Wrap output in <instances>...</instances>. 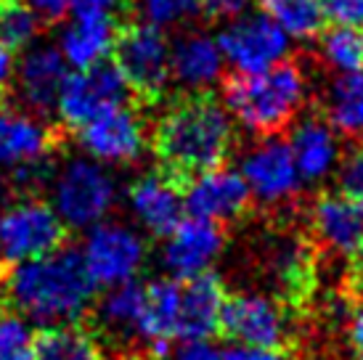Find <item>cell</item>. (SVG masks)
<instances>
[{"mask_svg": "<svg viewBox=\"0 0 363 360\" xmlns=\"http://www.w3.org/2000/svg\"><path fill=\"white\" fill-rule=\"evenodd\" d=\"M236 138L228 109L207 93L186 96L162 111L152 130V149L160 170L172 180H186L225 162Z\"/></svg>", "mask_w": 363, "mask_h": 360, "instance_id": "cell-1", "label": "cell"}, {"mask_svg": "<svg viewBox=\"0 0 363 360\" xmlns=\"http://www.w3.org/2000/svg\"><path fill=\"white\" fill-rule=\"evenodd\" d=\"M96 283L74 247L53 252L48 257L19 262L3 286V300L11 310L38 323L59 326L85 318L96 300Z\"/></svg>", "mask_w": 363, "mask_h": 360, "instance_id": "cell-2", "label": "cell"}, {"mask_svg": "<svg viewBox=\"0 0 363 360\" xmlns=\"http://www.w3.org/2000/svg\"><path fill=\"white\" fill-rule=\"evenodd\" d=\"M311 96V82L303 64L284 59L252 74H233L223 90V106L233 125L257 138L276 135L289 128Z\"/></svg>", "mask_w": 363, "mask_h": 360, "instance_id": "cell-3", "label": "cell"}, {"mask_svg": "<svg viewBox=\"0 0 363 360\" xmlns=\"http://www.w3.org/2000/svg\"><path fill=\"white\" fill-rule=\"evenodd\" d=\"M111 61L120 69L122 80L128 82L130 96L143 103H157L172 82L170 72V40L164 30L152 27L146 21L120 24Z\"/></svg>", "mask_w": 363, "mask_h": 360, "instance_id": "cell-4", "label": "cell"}, {"mask_svg": "<svg viewBox=\"0 0 363 360\" xmlns=\"http://www.w3.org/2000/svg\"><path fill=\"white\" fill-rule=\"evenodd\" d=\"M72 244V228L43 196L16 199L0 215V257L30 262Z\"/></svg>", "mask_w": 363, "mask_h": 360, "instance_id": "cell-5", "label": "cell"}, {"mask_svg": "<svg viewBox=\"0 0 363 360\" xmlns=\"http://www.w3.org/2000/svg\"><path fill=\"white\" fill-rule=\"evenodd\" d=\"M56 212L72 230L93 228L117 201V183L99 162L69 159L53 180Z\"/></svg>", "mask_w": 363, "mask_h": 360, "instance_id": "cell-6", "label": "cell"}, {"mask_svg": "<svg viewBox=\"0 0 363 360\" xmlns=\"http://www.w3.org/2000/svg\"><path fill=\"white\" fill-rule=\"evenodd\" d=\"M236 170L250 191V199L265 210H281L292 204L303 189V178L294 164L289 143L276 135L255 140L242 154Z\"/></svg>", "mask_w": 363, "mask_h": 360, "instance_id": "cell-7", "label": "cell"}, {"mask_svg": "<svg viewBox=\"0 0 363 360\" xmlns=\"http://www.w3.org/2000/svg\"><path fill=\"white\" fill-rule=\"evenodd\" d=\"M130 103V88L122 80L114 61L104 59L93 67L72 72L59 93V122L67 130H80L85 122L96 120L99 114Z\"/></svg>", "mask_w": 363, "mask_h": 360, "instance_id": "cell-8", "label": "cell"}, {"mask_svg": "<svg viewBox=\"0 0 363 360\" xmlns=\"http://www.w3.org/2000/svg\"><path fill=\"white\" fill-rule=\"evenodd\" d=\"M225 67L236 74H252L279 64L289 56L292 38L262 11H247L236 19L225 21L218 35Z\"/></svg>", "mask_w": 363, "mask_h": 360, "instance_id": "cell-9", "label": "cell"}, {"mask_svg": "<svg viewBox=\"0 0 363 360\" xmlns=\"http://www.w3.org/2000/svg\"><path fill=\"white\" fill-rule=\"evenodd\" d=\"M146 257H149L146 239L125 223L93 225L85 241V252H82V260H85L93 283L101 289L135 281V276L146 265Z\"/></svg>", "mask_w": 363, "mask_h": 360, "instance_id": "cell-10", "label": "cell"}, {"mask_svg": "<svg viewBox=\"0 0 363 360\" xmlns=\"http://www.w3.org/2000/svg\"><path fill=\"white\" fill-rule=\"evenodd\" d=\"M220 329L233 344L281 350L292 337V318L279 297L265 291H239L225 300Z\"/></svg>", "mask_w": 363, "mask_h": 360, "instance_id": "cell-11", "label": "cell"}, {"mask_svg": "<svg viewBox=\"0 0 363 360\" xmlns=\"http://www.w3.org/2000/svg\"><path fill=\"white\" fill-rule=\"evenodd\" d=\"M74 133L88 157L104 164H135L152 143L143 114L130 103L104 111Z\"/></svg>", "mask_w": 363, "mask_h": 360, "instance_id": "cell-12", "label": "cell"}, {"mask_svg": "<svg viewBox=\"0 0 363 360\" xmlns=\"http://www.w3.org/2000/svg\"><path fill=\"white\" fill-rule=\"evenodd\" d=\"M67 59L61 56L56 45H35L27 48L21 56L19 67L13 69V82H11V99L19 103L21 109L51 120L59 106V93L69 77L67 72Z\"/></svg>", "mask_w": 363, "mask_h": 360, "instance_id": "cell-13", "label": "cell"}, {"mask_svg": "<svg viewBox=\"0 0 363 360\" xmlns=\"http://www.w3.org/2000/svg\"><path fill=\"white\" fill-rule=\"evenodd\" d=\"M69 130L61 122L40 120L21 109L16 101H0V164H21L45 154H61Z\"/></svg>", "mask_w": 363, "mask_h": 360, "instance_id": "cell-14", "label": "cell"}, {"mask_svg": "<svg viewBox=\"0 0 363 360\" xmlns=\"http://www.w3.org/2000/svg\"><path fill=\"white\" fill-rule=\"evenodd\" d=\"M225 249V233L218 223L189 218L162 239L160 260L164 273L175 281H189L194 276L210 273Z\"/></svg>", "mask_w": 363, "mask_h": 360, "instance_id": "cell-15", "label": "cell"}, {"mask_svg": "<svg viewBox=\"0 0 363 360\" xmlns=\"http://www.w3.org/2000/svg\"><path fill=\"white\" fill-rule=\"evenodd\" d=\"M250 201H252L250 191L244 186L239 170L225 164L196 172L183 183V207L189 212V218L223 225L228 220H236Z\"/></svg>", "mask_w": 363, "mask_h": 360, "instance_id": "cell-16", "label": "cell"}, {"mask_svg": "<svg viewBox=\"0 0 363 360\" xmlns=\"http://www.w3.org/2000/svg\"><path fill=\"white\" fill-rule=\"evenodd\" d=\"M141 313H143V283L128 281L106 289L104 297H96L91 310L85 313V323L96 331V337L114 350L128 352L141 344Z\"/></svg>", "mask_w": 363, "mask_h": 360, "instance_id": "cell-17", "label": "cell"}, {"mask_svg": "<svg viewBox=\"0 0 363 360\" xmlns=\"http://www.w3.org/2000/svg\"><path fill=\"white\" fill-rule=\"evenodd\" d=\"M313 239L334 257H358L363 254V212L361 201L342 191L321 193L308 212Z\"/></svg>", "mask_w": 363, "mask_h": 360, "instance_id": "cell-18", "label": "cell"}, {"mask_svg": "<svg viewBox=\"0 0 363 360\" xmlns=\"http://www.w3.org/2000/svg\"><path fill=\"white\" fill-rule=\"evenodd\" d=\"M128 207L143 233L164 239L183 220V189L167 172H143L128 186Z\"/></svg>", "mask_w": 363, "mask_h": 360, "instance_id": "cell-19", "label": "cell"}, {"mask_svg": "<svg viewBox=\"0 0 363 360\" xmlns=\"http://www.w3.org/2000/svg\"><path fill=\"white\" fill-rule=\"evenodd\" d=\"M172 82L189 96L212 90L223 80L225 59L215 35L204 30H189L170 43Z\"/></svg>", "mask_w": 363, "mask_h": 360, "instance_id": "cell-20", "label": "cell"}, {"mask_svg": "<svg viewBox=\"0 0 363 360\" xmlns=\"http://www.w3.org/2000/svg\"><path fill=\"white\" fill-rule=\"evenodd\" d=\"M294 164L303 183H323L337 175L342 162V140L326 117H303L294 122L289 135Z\"/></svg>", "mask_w": 363, "mask_h": 360, "instance_id": "cell-21", "label": "cell"}, {"mask_svg": "<svg viewBox=\"0 0 363 360\" xmlns=\"http://www.w3.org/2000/svg\"><path fill=\"white\" fill-rule=\"evenodd\" d=\"M178 305L181 281L167 276L143 283L141 350L146 360H164L172 339H178Z\"/></svg>", "mask_w": 363, "mask_h": 360, "instance_id": "cell-22", "label": "cell"}, {"mask_svg": "<svg viewBox=\"0 0 363 360\" xmlns=\"http://www.w3.org/2000/svg\"><path fill=\"white\" fill-rule=\"evenodd\" d=\"M225 300H228L225 286L212 270L181 281L178 339H210L220 329Z\"/></svg>", "mask_w": 363, "mask_h": 360, "instance_id": "cell-23", "label": "cell"}, {"mask_svg": "<svg viewBox=\"0 0 363 360\" xmlns=\"http://www.w3.org/2000/svg\"><path fill=\"white\" fill-rule=\"evenodd\" d=\"M120 24V19L101 16V13H80V16H74L67 24V30L61 32V56L74 69H85V67H93L99 61L109 59Z\"/></svg>", "mask_w": 363, "mask_h": 360, "instance_id": "cell-24", "label": "cell"}, {"mask_svg": "<svg viewBox=\"0 0 363 360\" xmlns=\"http://www.w3.org/2000/svg\"><path fill=\"white\" fill-rule=\"evenodd\" d=\"M32 360H109L104 342L85 323H59L35 331Z\"/></svg>", "mask_w": 363, "mask_h": 360, "instance_id": "cell-25", "label": "cell"}, {"mask_svg": "<svg viewBox=\"0 0 363 360\" xmlns=\"http://www.w3.org/2000/svg\"><path fill=\"white\" fill-rule=\"evenodd\" d=\"M326 120L340 135L363 133V69L334 74L332 85L323 96Z\"/></svg>", "mask_w": 363, "mask_h": 360, "instance_id": "cell-26", "label": "cell"}, {"mask_svg": "<svg viewBox=\"0 0 363 360\" xmlns=\"http://www.w3.org/2000/svg\"><path fill=\"white\" fill-rule=\"evenodd\" d=\"M265 265L271 279L284 286V289H303L308 279H311V249L303 239L297 236H279L271 244V249L265 254Z\"/></svg>", "mask_w": 363, "mask_h": 360, "instance_id": "cell-27", "label": "cell"}, {"mask_svg": "<svg viewBox=\"0 0 363 360\" xmlns=\"http://www.w3.org/2000/svg\"><path fill=\"white\" fill-rule=\"evenodd\" d=\"M260 11L271 16L292 40H313L323 30L321 0H257Z\"/></svg>", "mask_w": 363, "mask_h": 360, "instance_id": "cell-28", "label": "cell"}, {"mask_svg": "<svg viewBox=\"0 0 363 360\" xmlns=\"http://www.w3.org/2000/svg\"><path fill=\"white\" fill-rule=\"evenodd\" d=\"M318 56L334 74L363 69V27H340L318 35Z\"/></svg>", "mask_w": 363, "mask_h": 360, "instance_id": "cell-29", "label": "cell"}, {"mask_svg": "<svg viewBox=\"0 0 363 360\" xmlns=\"http://www.w3.org/2000/svg\"><path fill=\"white\" fill-rule=\"evenodd\" d=\"M43 21L24 0H0V43L11 53H21L40 35Z\"/></svg>", "mask_w": 363, "mask_h": 360, "instance_id": "cell-30", "label": "cell"}, {"mask_svg": "<svg viewBox=\"0 0 363 360\" xmlns=\"http://www.w3.org/2000/svg\"><path fill=\"white\" fill-rule=\"evenodd\" d=\"M32 326L24 320V315L11 310L0 294V360H32Z\"/></svg>", "mask_w": 363, "mask_h": 360, "instance_id": "cell-31", "label": "cell"}, {"mask_svg": "<svg viewBox=\"0 0 363 360\" xmlns=\"http://www.w3.org/2000/svg\"><path fill=\"white\" fill-rule=\"evenodd\" d=\"M138 21H146L160 30L181 27L202 11V0H133Z\"/></svg>", "mask_w": 363, "mask_h": 360, "instance_id": "cell-32", "label": "cell"}, {"mask_svg": "<svg viewBox=\"0 0 363 360\" xmlns=\"http://www.w3.org/2000/svg\"><path fill=\"white\" fill-rule=\"evenodd\" d=\"M337 180H340V191L353 196V199H363V146L353 149L347 157H342L340 170H337Z\"/></svg>", "mask_w": 363, "mask_h": 360, "instance_id": "cell-33", "label": "cell"}, {"mask_svg": "<svg viewBox=\"0 0 363 360\" xmlns=\"http://www.w3.org/2000/svg\"><path fill=\"white\" fill-rule=\"evenodd\" d=\"M164 360H223V350L212 339H181L170 344Z\"/></svg>", "mask_w": 363, "mask_h": 360, "instance_id": "cell-34", "label": "cell"}, {"mask_svg": "<svg viewBox=\"0 0 363 360\" xmlns=\"http://www.w3.org/2000/svg\"><path fill=\"white\" fill-rule=\"evenodd\" d=\"M326 21L340 27H363V0H321Z\"/></svg>", "mask_w": 363, "mask_h": 360, "instance_id": "cell-35", "label": "cell"}, {"mask_svg": "<svg viewBox=\"0 0 363 360\" xmlns=\"http://www.w3.org/2000/svg\"><path fill=\"white\" fill-rule=\"evenodd\" d=\"M252 0H202V13L212 21H231L247 13Z\"/></svg>", "mask_w": 363, "mask_h": 360, "instance_id": "cell-36", "label": "cell"}, {"mask_svg": "<svg viewBox=\"0 0 363 360\" xmlns=\"http://www.w3.org/2000/svg\"><path fill=\"white\" fill-rule=\"evenodd\" d=\"M128 9V0H72V16L80 13H101V16H114L120 19L122 11Z\"/></svg>", "mask_w": 363, "mask_h": 360, "instance_id": "cell-37", "label": "cell"}, {"mask_svg": "<svg viewBox=\"0 0 363 360\" xmlns=\"http://www.w3.org/2000/svg\"><path fill=\"white\" fill-rule=\"evenodd\" d=\"M223 360H286L279 347H255V344H233L223 350Z\"/></svg>", "mask_w": 363, "mask_h": 360, "instance_id": "cell-38", "label": "cell"}, {"mask_svg": "<svg viewBox=\"0 0 363 360\" xmlns=\"http://www.w3.org/2000/svg\"><path fill=\"white\" fill-rule=\"evenodd\" d=\"M38 16L43 24H56L69 13L72 0H24Z\"/></svg>", "mask_w": 363, "mask_h": 360, "instance_id": "cell-39", "label": "cell"}, {"mask_svg": "<svg viewBox=\"0 0 363 360\" xmlns=\"http://www.w3.org/2000/svg\"><path fill=\"white\" fill-rule=\"evenodd\" d=\"M347 347L353 360H363V308L347 318Z\"/></svg>", "mask_w": 363, "mask_h": 360, "instance_id": "cell-40", "label": "cell"}, {"mask_svg": "<svg viewBox=\"0 0 363 360\" xmlns=\"http://www.w3.org/2000/svg\"><path fill=\"white\" fill-rule=\"evenodd\" d=\"M11 82H13V53L0 43V101L11 96Z\"/></svg>", "mask_w": 363, "mask_h": 360, "instance_id": "cell-41", "label": "cell"}, {"mask_svg": "<svg viewBox=\"0 0 363 360\" xmlns=\"http://www.w3.org/2000/svg\"><path fill=\"white\" fill-rule=\"evenodd\" d=\"M13 201H16V196H13V191H11L9 175H0V215L9 210Z\"/></svg>", "mask_w": 363, "mask_h": 360, "instance_id": "cell-42", "label": "cell"}, {"mask_svg": "<svg viewBox=\"0 0 363 360\" xmlns=\"http://www.w3.org/2000/svg\"><path fill=\"white\" fill-rule=\"evenodd\" d=\"M11 270H13V265L0 257V286H6V281L11 279Z\"/></svg>", "mask_w": 363, "mask_h": 360, "instance_id": "cell-43", "label": "cell"}, {"mask_svg": "<svg viewBox=\"0 0 363 360\" xmlns=\"http://www.w3.org/2000/svg\"><path fill=\"white\" fill-rule=\"evenodd\" d=\"M358 291L363 294V262L358 265Z\"/></svg>", "mask_w": 363, "mask_h": 360, "instance_id": "cell-44", "label": "cell"}, {"mask_svg": "<svg viewBox=\"0 0 363 360\" xmlns=\"http://www.w3.org/2000/svg\"><path fill=\"white\" fill-rule=\"evenodd\" d=\"M361 212H363V199H361Z\"/></svg>", "mask_w": 363, "mask_h": 360, "instance_id": "cell-45", "label": "cell"}]
</instances>
